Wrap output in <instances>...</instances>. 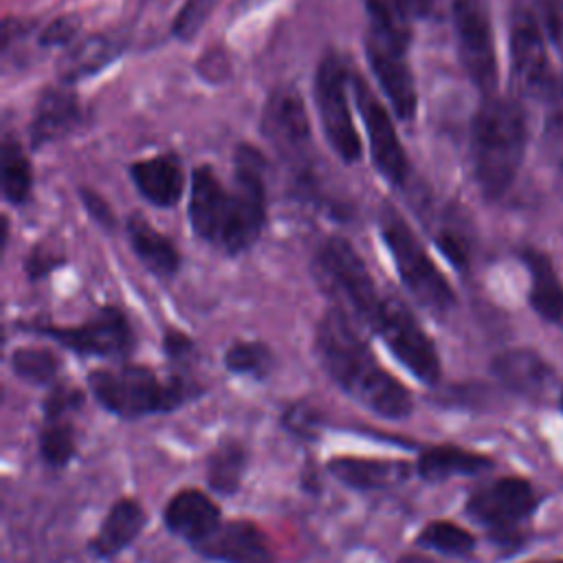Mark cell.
Masks as SVG:
<instances>
[{
  "instance_id": "cell-1",
  "label": "cell",
  "mask_w": 563,
  "mask_h": 563,
  "mask_svg": "<svg viewBox=\"0 0 563 563\" xmlns=\"http://www.w3.org/2000/svg\"><path fill=\"white\" fill-rule=\"evenodd\" d=\"M314 347L328 376L358 405L387 420L411 413V391L376 361L347 312L334 306L319 319Z\"/></svg>"
},
{
  "instance_id": "cell-2",
  "label": "cell",
  "mask_w": 563,
  "mask_h": 563,
  "mask_svg": "<svg viewBox=\"0 0 563 563\" xmlns=\"http://www.w3.org/2000/svg\"><path fill=\"white\" fill-rule=\"evenodd\" d=\"M528 143L526 117L517 101L490 95L471 125L473 174L488 200L504 196L515 183Z\"/></svg>"
},
{
  "instance_id": "cell-3",
  "label": "cell",
  "mask_w": 563,
  "mask_h": 563,
  "mask_svg": "<svg viewBox=\"0 0 563 563\" xmlns=\"http://www.w3.org/2000/svg\"><path fill=\"white\" fill-rule=\"evenodd\" d=\"M367 7V33L365 55L369 68L389 99L391 110L411 121L418 108V92L411 66L407 62V48L411 40L409 18H405L391 0H365Z\"/></svg>"
},
{
  "instance_id": "cell-4",
  "label": "cell",
  "mask_w": 563,
  "mask_h": 563,
  "mask_svg": "<svg viewBox=\"0 0 563 563\" xmlns=\"http://www.w3.org/2000/svg\"><path fill=\"white\" fill-rule=\"evenodd\" d=\"M88 387L106 411L123 420L174 411L202 391L185 376L174 374L158 378L150 367L143 365L95 369L88 374Z\"/></svg>"
},
{
  "instance_id": "cell-5",
  "label": "cell",
  "mask_w": 563,
  "mask_h": 563,
  "mask_svg": "<svg viewBox=\"0 0 563 563\" xmlns=\"http://www.w3.org/2000/svg\"><path fill=\"white\" fill-rule=\"evenodd\" d=\"M312 273L319 286L334 299L336 308L365 328L372 325L383 295L363 257L347 240L339 235L328 238L314 253Z\"/></svg>"
},
{
  "instance_id": "cell-6",
  "label": "cell",
  "mask_w": 563,
  "mask_h": 563,
  "mask_svg": "<svg viewBox=\"0 0 563 563\" xmlns=\"http://www.w3.org/2000/svg\"><path fill=\"white\" fill-rule=\"evenodd\" d=\"M380 235L409 295L431 312H449L455 306V292L451 284L427 255L411 227L391 207L383 209Z\"/></svg>"
},
{
  "instance_id": "cell-7",
  "label": "cell",
  "mask_w": 563,
  "mask_h": 563,
  "mask_svg": "<svg viewBox=\"0 0 563 563\" xmlns=\"http://www.w3.org/2000/svg\"><path fill=\"white\" fill-rule=\"evenodd\" d=\"M233 189L229 191V218L220 246L235 255L260 238L266 222V180L264 156L253 145L235 150Z\"/></svg>"
},
{
  "instance_id": "cell-8",
  "label": "cell",
  "mask_w": 563,
  "mask_h": 563,
  "mask_svg": "<svg viewBox=\"0 0 563 563\" xmlns=\"http://www.w3.org/2000/svg\"><path fill=\"white\" fill-rule=\"evenodd\" d=\"M372 332L380 336L394 358L420 383L435 385L442 374L440 356L422 330L413 312L396 297H383V303L369 325Z\"/></svg>"
},
{
  "instance_id": "cell-9",
  "label": "cell",
  "mask_w": 563,
  "mask_h": 563,
  "mask_svg": "<svg viewBox=\"0 0 563 563\" xmlns=\"http://www.w3.org/2000/svg\"><path fill=\"white\" fill-rule=\"evenodd\" d=\"M347 77L343 59L334 51L325 53L314 73V103L321 130L334 154L345 163H356L361 158V136L352 121Z\"/></svg>"
},
{
  "instance_id": "cell-10",
  "label": "cell",
  "mask_w": 563,
  "mask_h": 563,
  "mask_svg": "<svg viewBox=\"0 0 563 563\" xmlns=\"http://www.w3.org/2000/svg\"><path fill=\"white\" fill-rule=\"evenodd\" d=\"M453 29L457 40L460 62L468 79L484 97L495 95L497 88V53L493 24L484 0H453Z\"/></svg>"
},
{
  "instance_id": "cell-11",
  "label": "cell",
  "mask_w": 563,
  "mask_h": 563,
  "mask_svg": "<svg viewBox=\"0 0 563 563\" xmlns=\"http://www.w3.org/2000/svg\"><path fill=\"white\" fill-rule=\"evenodd\" d=\"M31 330L86 356L123 358L134 347V332L130 321L114 306L101 308L95 317L79 325H33Z\"/></svg>"
},
{
  "instance_id": "cell-12",
  "label": "cell",
  "mask_w": 563,
  "mask_h": 563,
  "mask_svg": "<svg viewBox=\"0 0 563 563\" xmlns=\"http://www.w3.org/2000/svg\"><path fill=\"white\" fill-rule=\"evenodd\" d=\"M352 95H354L358 114L363 119V125L367 130L374 167L394 187H405L409 178V161L398 141V134L387 108L380 103V99L374 95V90L365 84L361 75H354L352 79Z\"/></svg>"
},
{
  "instance_id": "cell-13",
  "label": "cell",
  "mask_w": 563,
  "mask_h": 563,
  "mask_svg": "<svg viewBox=\"0 0 563 563\" xmlns=\"http://www.w3.org/2000/svg\"><path fill=\"white\" fill-rule=\"evenodd\" d=\"M262 134L275 152L290 161L303 163L310 152V121L301 95L290 86L275 88L262 110Z\"/></svg>"
},
{
  "instance_id": "cell-14",
  "label": "cell",
  "mask_w": 563,
  "mask_h": 563,
  "mask_svg": "<svg viewBox=\"0 0 563 563\" xmlns=\"http://www.w3.org/2000/svg\"><path fill=\"white\" fill-rule=\"evenodd\" d=\"M510 66L515 86L528 97H545L552 90V68L541 31V22L534 13L521 9L515 11L510 24Z\"/></svg>"
},
{
  "instance_id": "cell-15",
  "label": "cell",
  "mask_w": 563,
  "mask_h": 563,
  "mask_svg": "<svg viewBox=\"0 0 563 563\" xmlns=\"http://www.w3.org/2000/svg\"><path fill=\"white\" fill-rule=\"evenodd\" d=\"M534 508V493L526 479L501 477L479 486L466 501V512L493 532L510 530Z\"/></svg>"
},
{
  "instance_id": "cell-16",
  "label": "cell",
  "mask_w": 563,
  "mask_h": 563,
  "mask_svg": "<svg viewBox=\"0 0 563 563\" xmlns=\"http://www.w3.org/2000/svg\"><path fill=\"white\" fill-rule=\"evenodd\" d=\"M229 218V191L211 165H200L191 174L189 222L198 238L220 246Z\"/></svg>"
},
{
  "instance_id": "cell-17",
  "label": "cell",
  "mask_w": 563,
  "mask_h": 563,
  "mask_svg": "<svg viewBox=\"0 0 563 563\" xmlns=\"http://www.w3.org/2000/svg\"><path fill=\"white\" fill-rule=\"evenodd\" d=\"M194 550L211 561L222 563H275V554L266 537L253 521L246 519L222 523Z\"/></svg>"
},
{
  "instance_id": "cell-18",
  "label": "cell",
  "mask_w": 563,
  "mask_h": 563,
  "mask_svg": "<svg viewBox=\"0 0 563 563\" xmlns=\"http://www.w3.org/2000/svg\"><path fill=\"white\" fill-rule=\"evenodd\" d=\"M163 519L167 530L185 539L191 548L200 545L222 526L218 504L196 488H185L176 493L167 501Z\"/></svg>"
},
{
  "instance_id": "cell-19",
  "label": "cell",
  "mask_w": 563,
  "mask_h": 563,
  "mask_svg": "<svg viewBox=\"0 0 563 563\" xmlns=\"http://www.w3.org/2000/svg\"><path fill=\"white\" fill-rule=\"evenodd\" d=\"M328 471L354 490H383L407 482L411 466L405 460L341 455L328 462Z\"/></svg>"
},
{
  "instance_id": "cell-20",
  "label": "cell",
  "mask_w": 563,
  "mask_h": 563,
  "mask_svg": "<svg viewBox=\"0 0 563 563\" xmlns=\"http://www.w3.org/2000/svg\"><path fill=\"white\" fill-rule=\"evenodd\" d=\"M81 121L79 99L68 88H48L33 112L31 121V145L44 147L53 141L70 134Z\"/></svg>"
},
{
  "instance_id": "cell-21",
  "label": "cell",
  "mask_w": 563,
  "mask_h": 563,
  "mask_svg": "<svg viewBox=\"0 0 563 563\" xmlns=\"http://www.w3.org/2000/svg\"><path fill=\"white\" fill-rule=\"evenodd\" d=\"M130 176L141 191L156 207H172L180 200L185 187V174L180 158L174 154H158L132 163Z\"/></svg>"
},
{
  "instance_id": "cell-22",
  "label": "cell",
  "mask_w": 563,
  "mask_h": 563,
  "mask_svg": "<svg viewBox=\"0 0 563 563\" xmlns=\"http://www.w3.org/2000/svg\"><path fill=\"white\" fill-rule=\"evenodd\" d=\"M490 367L504 387L526 398L541 396L552 380V369L548 363L537 352L523 347L497 354Z\"/></svg>"
},
{
  "instance_id": "cell-23",
  "label": "cell",
  "mask_w": 563,
  "mask_h": 563,
  "mask_svg": "<svg viewBox=\"0 0 563 563\" xmlns=\"http://www.w3.org/2000/svg\"><path fill=\"white\" fill-rule=\"evenodd\" d=\"M145 519V510L134 499L123 497L114 501L103 517L99 532L88 543L90 552L99 559H110L119 554L141 534Z\"/></svg>"
},
{
  "instance_id": "cell-24",
  "label": "cell",
  "mask_w": 563,
  "mask_h": 563,
  "mask_svg": "<svg viewBox=\"0 0 563 563\" xmlns=\"http://www.w3.org/2000/svg\"><path fill=\"white\" fill-rule=\"evenodd\" d=\"M521 255L530 271V306L545 321L563 330V284L552 262L534 249H526Z\"/></svg>"
},
{
  "instance_id": "cell-25",
  "label": "cell",
  "mask_w": 563,
  "mask_h": 563,
  "mask_svg": "<svg viewBox=\"0 0 563 563\" xmlns=\"http://www.w3.org/2000/svg\"><path fill=\"white\" fill-rule=\"evenodd\" d=\"M128 238L130 244L136 253V257L154 273L161 277H172L178 266H180V255L176 246L158 233L141 213H132L128 218Z\"/></svg>"
},
{
  "instance_id": "cell-26",
  "label": "cell",
  "mask_w": 563,
  "mask_h": 563,
  "mask_svg": "<svg viewBox=\"0 0 563 563\" xmlns=\"http://www.w3.org/2000/svg\"><path fill=\"white\" fill-rule=\"evenodd\" d=\"M490 466V457L451 444L429 446L418 457V475L427 482H442L453 475H477Z\"/></svg>"
},
{
  "instance_id": "cell-27",
  "label": "cell",
  "mask_w": 563,
  "mask_h": 563,
  "mask_svg": "<svg viewBox=\"0 0 563 563\" xmlns=\"http://www.w3.org/2000/svg\"><path fill=\"white\" fill-rule=\"evenodd\" d=\"M123 44L108 35H90L77 42L68 53L59 59V77L62 81H79L106 68L121 53Z\"/></svg>"
},
{
  "instance_id": "cell-28",
  "label": "cell",
  "mask_w": 563,
  "mask_h": 563,
  "mask_svg": "<svg viewBox=\"0 0 563 563\" xmlns=\"http://www.w3.org/2000/svg\"><path fill=\"white\" fill-rule=\"evenodd\" d=\"M246 449L238 440H222L209 453L207 460V484L216 495L231 497L238 493L244 468H246Z\"/></svg>"
},
{
  "instance_id": "cell-29",
  "label": "cell",
  "mask_w": 563,
  "mask_h": 563,
  "mask_svg": "<svg viewBox=\"0 0 563 563\" xmlns=\"http://www.w3.org/2000/svg\"><path fill=\"white\" fill-rule=\"evenodd\" d=\"M33 185L31 165L22 152V147L13 139H4L2 143V194L11 205H24Z\"/></svg>"
},
{
  "instance_id": "cell-30",
  "label": "cell",
  "mask_w": 563,
  "mask_h": 563,
  "mask_svg": "<svg viewBox=\"0 0 563 563\" xmlns=\"http://www.w3.org/2000/svg\"><path fill=\"white\" fill-rule=\"evenodd\" d=\"M59 365V356L48 347H15L11 354L13 374L31 385H53Z\"/></svg>"
},
{
  "instance_id": "cell-31",
  "label": "cell",
  "mask_w": 563,
  "mask_h": 563,
  "mask_svg": "<svg viewBox=\"0 0 563 563\" xmlns=\"http://www.w3.org/2000/svg\"><path fill=\"white\" fill-rule=\"evenodd\" d=\"M418 545L442 552L446 556H466L475 548V537L451 521H431L418 534Z\"/></svg>"
},
{
  "instance_id": "cell-32",
  "label": "cell",
  "mask_w": 563,
  "mask_h": 563,
  "mask_svg": "<svg viewBox=\"0 0 563 563\" xmlns=\"http://www.w3.org/2000/svg\"><path fill=\"white\" fill-rule=\"evenodd\" d=\"M273 352L260 341H238L224 352V365L233 374L264 378L273 369Z\"/></svg>"
},
{
  "instance_id": "cell-33",
  "label": "cell",
  "mask_w": 563,
  "mask_h": 563,
  "mask_svg": "<svg viewBox=\"0 0 563 563\" xmlns=\"http://www.w3.org/2000/svg\"><path fill=\"white\" fill-rule=\"evenodd\" d=\"M40 455L48 466H66L75 451H77V442H75V431L73 424L68 420H59V422H46L44 429L40 431Z\"/></svg>"
},
{
  "instance_id": "cell-34",
  "label": "cell",
  "mask_w": 563,
  "mask_h": 563,
  "mask_svg": "<svg viewBox=\"0 0 563 563\" xmlns=\"http://www.w3.org/2000/svg\"><path fill=\"white\" fill-rule=\"evenodd\" d=\"M86 400V394L77 387H68V385H53L51 391L44 398V420L46 422H59L66 420L73 411L81 409Z\"/></svg>"
},
{
  "instance_id": "cell-35",
  "label": "cell",
  "mask_w": 563,
  "mask_h": 563,
  "mask_svg": "<svg viewBox=\"0 0 563 563\" xmlns=\"http://www.w3.org/2000/svg\"><path fill=\"white\" fill-rule=\"evenodd\" d=\"M218 2L220 0H185L180 13L174 20V35L180 40L194 37Z\"/></svg>"
},
{
  "instance_id": "cell-36",
  "label": "cell",
  "mask_w": 563,
  "mask_h": 563,
  "mask_svg": "<svg viewBox=\"0 0 563 563\" xmlns=\"http://www.w3.org/2000/svg\"><path fill=\"white\" fill-rule=\"evenodd\" d=\"M282 424L297 438H317L323 420L314 407L306 402H295L284 411Z\"/></svg>"
},
{
  "instance_id": "cell-37",
  "label": "cell",
  "mask_w": 563,
  "mask_h": 563,
  "mask_svg": "<svg viewBox=\"0 0 563 563\" xmlns=\"http://www.w3.org/2000/svg\"><path fill=\"white\" fill-rule=\"evenodd\" d=\"M79 29V20L75 15H62L53 20L40 35L42 46H53V44H68Z\"/></svg>"
},
{
  "instance_id": "cell-38",
  "label": "cell",
  "mask_w": 563,
  "mask_h": 563,
  "mask_svg": "<svg viewBox=\"0 0 563 563\" xmlns=\"http://www.w3.org/2000/svg\"><path fill=\"white\" fill-rule=\"evenodd\" d=\"M163 350H165V354L172 358V361H176V363H183V361H187V358H191L194 356V341L185 334V332H180V330H167L165 332V336H163Z\"/></svg>"
},
{
  "instance_id": "cell-39",
  "label": "cell",
  "mask_w": 563,
  "mask_h": 563,
  "mask_svg": "<svg viewBox=\"0 0 563 563\" xmlns=\"http://www.w3.org/2000/svg\"><path fill=\"white\" fill-rule=\"evenodd\" d=\"M438 246L442 249V253L455 264V266H466V260H468V251H466V244L462 242V238L453 231H442L438 235Z\"/></svg>"
},
{
  "instance_id": "cell-40",
  "label": "cell",
  "mask_w": 563,
  "mask_h": 563,
  "mask_svg": "<svg viewBox=\"0 0 563 563\" xmlns=\"http://www.w3.org/2000/svg\"><path fill=\"white\" fill-rule=\"evenodd\" d=\"M391 2H394V4L398 7V11H400L405 18H409V20L429 15V13L433 11V4H435V0H391Z\"/></svg>"
},
{
  "instance_id": "cell-41",
  "label": "cell",
  "mask_w": 563,
  "mask_h": 563,
  "mask_svg": "<svg viewBox=\"0 0 563 563\" xmlns=\"http://www.w3.org/2000/svg\"><path fill=\"white\" fill-rule=\"evenodd\" d=\"M81 196H84V202H86V209L99 220V222H106L108 227H112V213H110V209H108V205L99 198V196H95L92 191H81Z\"/></svg>"
},
{
  "instance_id": "cell-42",
  "label": "cell",
  "mask_w": 563,
  "mask_h": 563,
  "mask_svg": "<svg viewBox=\"0 0 563 563\" xmlns=\"http://www.w3.org/2000/svg\"><path fill=\"white\" fill-rule=\"evenodd\" d=\"M396 563H440L427 554H418V552H409V554H402Z\"/></svg>"
},
{
  "instance_id": "cell-43",
  "label": "cell",
  "mask_w": 563,
  "mask_h": 563,
  "mask_svg": "<svg viewBox=\"0 0 563 563\" xmlns=\"http://www.w3.org/2000/svg\"><path fill=\"white\" fill-rule=\"evenodd\" d=\"M530 563H563V561H530Z\"/></svg>"
},
{
  "instance_id": "cell-44",
  "label": "cell",
  "mask_w": 563,
  "mask_h": 563,
  "mask_svg": "<svg viewBox=\"0 0 563 563\" xmlns=\"http://www.w3.org/2000/svg\"><path fill=\"white\" fill-rule=\"evenodd\" d=\"M561 405H563V398H561Z\"/></svg>"
}]
</instances>
